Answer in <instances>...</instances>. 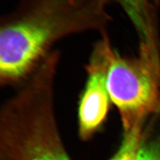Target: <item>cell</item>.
<instances>
[{"instance_id": "cell-4", "label": "cell", "mask_w": 160, "mask_h": 160, "mask_svg": "<svg viewBox=\"0 0 160 160\" xmlns=\"http://www.w3.org/2000/svg\"><path fill=\"white\" fill-rule=\"evenodd\" d=\"M39 127L28 138L22 150V160H70L57 141L43 133Z\"/></svg>"}, {"instance_id": "cell-5", "label": "cell", "mask_w": 160, "mask_h": 160, "mask_svg": "<svg viewBox=\"0 0 160 160\" xmlns=\"http://www.w3.org/2000/svg\"><path fill=\"white\" fill-rule=\"evenodd\" d=\"M141 139V129L126 132L119 150L110 160H137Z\"/></svg>"}, {"instance_id": "cell-1", "label": "cell", "mask_w": 160, "mask_h": 160, "mask_svg": "<svg viewBox=\"0 0 160 160\" xmlns=\"http://www.w3.org/2000/svg\"><path fill=\"white\" fill-rule=\"evenodd\" d=\"M109 0H23L1 20L0 75L4 81L34 71L58 40L86 32H106Z\"/></svg>"}, {"instance_id": "cell-2", "label": "cell", "mask_w": 160, "mask_h": 160, "mask_svg": "<svg viewBox=\"0 0 160 160\" xmlns=\"http://www.w3.org/2000/svg\"><path fill=\"white\" fill-rule=\"evenodd\" d=\"M105 70L110 99L120 111L125 132L141 129L145 119L160 114V57L155 39L142 40L138 57H124L107 33L94 46Z\"/></svg>"}, {"instance_id": "cell-7", "label": "cell", "mask_w": 160, "mask_h": 160, "mask_svg": "<svg viewBox=\"0 0 160 160\" xmlns=\"http://www.w3.org/2000/svg\"><path fill=\"white\" fill-rule=\"evenodd\" d=\"M137 160H160V140L140 148Z\"/></svg>"}, {"instance_id": "cell-6", "label": "cell", "mask_w": 160, "mask_h": 160, "mask_svg": "<svg viewBox=\"0 0 160 160\" xmlns=\"http://www.w3.org/2000/svg\"><path fill=\"white\" fill-rule=\"evenodd\" d=\"M119 4L132 22L139 24L147 20L151 14L148 0H109Z\"/></svg>"}, {"instance_id": "cell-3", "label": "cell", "mask_w": 160, "mask_h": 160, "mask_svg": "<svg viewBox=\"0 0 160 160\" xmlns=\"http://www.w3.org/2000/svg\"><path fill=\"white\" fill-rule=\"evenodd\" d=\"M87 70L88 79L79 108L81 134L85 137L102 123L108 113L110 98L102 61L94 50Z\"/></svg>"}]
</instances>
